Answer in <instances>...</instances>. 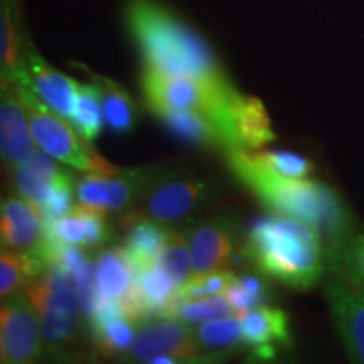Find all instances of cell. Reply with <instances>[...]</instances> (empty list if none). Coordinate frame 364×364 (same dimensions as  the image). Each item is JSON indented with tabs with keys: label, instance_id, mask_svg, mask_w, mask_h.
Masks as SVG:
<instances>
[{
	"label": "cell",
	"instance_id": "6da1fadb",
	"mask_svg": "<svg viewBox=\"0 0 364 364\" xmlns=\"http://www.w3.org/2000/svg\"><path fill=\"white\" fill-rule=\"evenodd\" d=\"M228 164L252 193L279 215L312 226L326 245L327 268L336 267L348 241L358 233L356 220L334 189L307 177H287L268 169L248 149L228 150Z\"/></svg>",
	"mask_w": 364,
	"mask_h": 364
},
{
	"label": "cell",
	"instance_id": "7a4b0ae2",
	"mask_svg": "<svg viewBox=\"0 0 364 364\" xmlns=\"http://www.w3.org/2000/svg\"><path fill=\"white\" fill-rule=\"evenodd\" d=\"M130 33L142 51L145 70L171 76L228 80L206 41L154 0H130Z\"/></svg>",
	"mask_w": 364,
	"mask_h": 364
},
{
	"label": "cell",
	"instance_id": "3957f363",
	"mask_svg": "<svg viewBox=\"0 0 364 364\" xmlns=\"http://www.w3.org/2000/svg\"><path fill=\"white\" fill-rule=\"evenodd\" d=\"M243 248L258 270L295 290H311L326 277L327 253L321 235L290 216L255 221Z\"/></svg>",
	"mask_w": 364,
	"mask_h": 364
},
{
	"label": "cell",
	"instance_id": "277c9868",
	"mask_svg": "<svg viewBox=\"0 0 364 364\" xmlns=\"http://www.w3.org/2000/svg\"><path fill=\"white\" fill-rule=\"evenodd\" d=\"M142 88L145 105L154 115L164 110L203 113L220 129L228 150L241 149L235 127V107L240 91L228 80L209 81L144 70Z\"/></svg>",
	"mask_w": 364,
	"mask_h": 364
},
{
	"label": "cell",
	"instance_id": "5b68a950",
	"mask_svg": "<svg viewBox=\"0 0 364 364\" xmlns=\"http://www.w3.org/2000/svg\"><path fill=\"white\" fill-rule=\"evenodd\" d=\"M12 85L16 86L17 95H19L22 107L26 110L36 144L48 156L68 164L73 169L93 172V174L115 176L124 172V169L112 166L110 162L100 157L91 149L90 142H86L85 139L81 140L75 134L70 122L54 112L48 103H44L33 90L27 88L26 85Z\"/></svg>",
	"mask_w": 364,
	"mask_h": 364
},
{
	"label": "cell",
	"instance_id": "8992f818",
	"mask_svg": "<svg viewBox=\"0 0 364 364\" xmlns=\"http://www.w3.org/2000/svg\"><path fill=\"white\" fill-rule=\"evenodd\" d=\"M27 295L38 309L43 338L49 348L61 351L76 343L80 332V302L75 280L58 267H48L31 282Z\"/></svg>",
	"mask_w": 364,
	"mask_h": 364
},
{
	"label": "cell",
	"instance_id": "52a82bcc",
	"mask_svg": "<svg viewBox=\"0 0 364 364\" xmlns=\"http://www.w3.org/2000/svg\"><path fill=\"white\" fill-rule=\"evenodd\" d=\"M213 196L215 186L211 181L171 174L150 181L140 198L142 208L136 211L162 225H172L198 213Z\"/></svg>",
	"mask_w": 364,
	"mask_h": 364
},
{
	"label": "cell",
	"instance_id": "ba28073f",
	"mask_svg": "<svg viewBox=\"0 0 364 364\" xmlns=\"http://www.w3.org/2000/svg\"><path fill=\"white\" fill-rule=\"evenodd\" d=\"M43 327L38 309L26 294L4 300L0 312V358L7 364H29L43 354Z\"/></svg>",
	"mask_w": 364,
	"mask_h": 364
},
{
	"label": "cell",
	"instance_id": "9c48e42d",
	"mask_svg": "<svg viewBox=\"0 0 364 364\" xmlns=\"http://www.w3.org/2000/svg\"><path fill=\"white\" fill-rule=\"evenodd\" d=\"M326 299L332 321L354 363L364 364V284L343 268L326 272Z\"/></svg>",
	"mask_w": 364,
	"mask_h": 364
},
{
	"label": "cell",
	"instance_id": "30bf717a",
	"mask_svg": "<svg viewBox=\"0 0 364 364\" xmlns=\"http://www.w3.org/2000/svg\"><path fill=\"white\" fill-rule=\"evenodd\" d=\"M199 343L188 322L157 317L140 326L134 346L130 348L132 361L150 363L157 356H172L177 361L198 358Z\"/></svg>",
	"mask_w": 364,
	"mask_h": 364
},
{
	"label": "cell",
	"instance_id": "8fae6325",
	"mask_svg": "<svg viewBox=\"0 0 364 364\" xmlns=\"http://www.w3.org/2000/svg\"><path fill=\"white\" fill-rule=\"evenodd\" d=\"M152 177L142 171H124L115 176L91 174L76 182L80 203L100 211H125L140 201Z\"/></svg>",
	"mask_w": 364,
	"mask_h": 364
},
{
	"label": "cell",
	"instance_id": "7c38bea8",
	"mask_svg": "<svg viewBox=\"0 0 364 364\" xmlns=\"http://www.w3.org/2000/svg\"><path fill=\"white\" fill-rule=\"evenodd\" d=\"M14 83L26 85L33 90L44 103H48L54 112L71 124L80 83L49 66L36 49H26L24 71Z\"/></svg>",
	"mask_w": 364,
	"mask_h": 364
},
{
	"label": "cell",
	"instance_id": "4fadbf2b",
	"mask_svg": "<svg viewBox=\"0 0 364 364\" xmlns=\"http://www.w3.org/2000/svg\"><path fill=\"white\" fill-rule=\"evenodd\" d=\"M193 253V275L228 268V260L236 250V228L228 218H215L196 226L189 235Z\"/></svg>",
	"mask_w": 364,
	"mask_h": 364
},
{
	"label": "cell",
	"instance_id": "5bb4252c",
	"mask_svg": "<svg viewBox=\"0 0 364 364\" xmlns=\"http://www.w3.org/2000/svg\"><path fill=\"white\" fill-rule=\"evenodd\" d=\"M36 140L31 132L29 120L22 107L16 86L11 81H2V103H0V150L2 159L11 167L19 166L29 159L36 149Z\"/></svg>",
	"mask_w": 364,
	"mask_h": 364
},
{
	"label": "cell",
	"instance_id": "9a60e30c",
	"mask_svg": "<svg viewBox=\"0 0 364 364\" xmlns=\"http://www.w3.org/2000/svg\"><path fill=\"white\" fill-rule=\"evenodd\" d=\"M2 247L21 253H38L46 238L41 209L27 199H2Z\"/></svg>",
	"mask_w": 364,
	"mask_h": 364
},
{
	"label": "cell",
	"instance_id": "2e32d148",
	"mask_svg": "<svg viewBox=\"0 0 364 364\" xmlns=\"http://www.w3.org/2000/svg\"><path fill=\"white\" fill-rule=\"evenodd\" d=\"M46 154V152H44ZM34 152L29 159L14 167V184L22 198L33 203L36 208H43L54 186L63 181L70 172L63 171L48 156Z\"/></svg>",
	"mask_w": 364,
	"mask_h": 364
},
{
	"label": "cell",
	"instance_id": "e0dca14e",
	"mask_svg": "<svg viewBox=\"0 0 364 364\" xmlns=\"http://www.w3.org/2000/svg\"><path fill=\"white\" fill-rule=\"evenodd\" d=\"M122 226L125 228L122 248L132 265H147V263L157 262L169 230H166L162 223L144 216L136 209L127 213V216L122 220Z\"/></svg>",
	"mask_w": 364,
	"mask_h": 364
},
{
	"label": "cell",
	"instance_id": "ac0fdd59",
	"mask_svg": "<svg viewBox=\"0 0 364 364\" xmlns=\"http://www.w3.org/2000/svg\"><path fill=\"white\" fill-rule=\"evenodd\" d=\"M243 324L245 343L257 348H273L284 346L289 348L292 344V336L289 329V317L280 309L257 306L240 316Z\"/></svg>",
	"mask_w": 364,
	"mask_h": 364
},
{
	"label": "cell",
	"instance_id": "d6986e66",
	"mask_svg": "<svg viewBox=\"0 0 364 364\" xmlns=\"http://www.w3.org/2000/svg\"><path fill=\"white\" fill-rule=\"evenodd\" d=\"M95 273L100 295L118 300L124 306L135 284L134 265L124 248H108L100 252L95 263Z\"/></svg>",
	"mask_w": 364,
	"mask_h": 364
},
{
	"label": "cell",
	"instance_id": "ffe728a7",
	"mask_svg": "<svg viewBox=\"0 0 364 364\" xmlns=\"http://www.w3.org/2000/svg\"><path fill=\"white\" fill-rule=\"evenodd\" d=\"M235 127L241 149L258 150L277 139L265 105L243 93L235 107Z\"/></svg>",
	"mask_w": 364,
	"mask_h": 364
},
{
	"label": "cell",
	"instance_id": "44dd1931",
	"mask_svg": "<svg viewBox=\"0 0 364 364\" xmlns=\"http://www.w3.org/2000/svg\"><path fill=\"white\" fill-rule=\"evenodd\" d=\"M156 115L174 132L177 136L188 140V142L206 145V147H225L228 149L226 140L220 129L204 117L203 113L189 110H164Z\"/></svg>",
	"mask_w": 364,
	"mask_h": 364
},
{
	"label": "cell",
	"instance_id": "7402d4cb",
	"mask_svg": "<svg viewBox=\"0 0 364 364\" xmlns=\"http://www.w3.org/2000/svg\"><path fill=\"white\" fill-rule=\"evenodd\" d=\"M95 83L100 86L103 102L105 120L112 132L118 135L129 134L134 130L136 124V107L130 95L115 81L103 78V76H93Z\"/></svg>",
	"mask_w": 364,
	"mask_h": 364
},
{
	"label": "cell",
	"instance_id": "603a6c76",
	"mask_svg": "<svg viewBox=\"0 0 364 364\" xmlns=\"http://www.w3.org/2000/svg\"><path fill=\"white\" fill-rule=\"evenodd\" d=\"M0 54H2V81H17L26 66V49L21 46L16 14L12 4L4 0L2 22H0Z\"/></svg>",
	"mask_w": 364,
	"mask_h": 364
},
{
	"label": "cell",
	"instance_id": "cb8c5ba5",
	"mask_svg": "<svg viewBox=\"0 0 364 364\" xmlns=\"http://www.w3.org/2000/svg\"><path fill=\"white\" fill-rule=\"evenodd\" d=\"M136 326L139 322L134 318L120 316L107 322L90 326V332L100 353L105 356H117V354H125L134 346L136 334H139Z\"/></svg>",
	"mask_w": 364,
	"mask_h": 364
},
{
	"label": "cell",
	"instance_id": "d4e9b609",
	"mask_svg": "<svg viewBox=\"0 0 364 364\" xmlns=\"http://www.w3.org/2000/svg\"><path fill=\"white\" fill-rule=\"evenodd\" d=\"M103 102L100 86L80 83L71 125L86 142H95L103 127Z\"/></svg>",
	"mask_w": 364,
	"mask_h": 364
},
{
	"label": "cell",
	"instance_id": "484cf974",
	"mask_svg": "<svg viewBox=\"0 0 364 364\" xmlns=\"http://www.w3.org/2000/svg\"><path fill=\"white\" fill-rule=\"evenodd\" d=\"M157 263L172 277L177 287L186 284L193 277V253L191 238L182 231H169L164 241Z\"/></svg>",
	"mask_w": 364,
	"mask_h": 364
},
{
	"label": "cell",
	"instance_id": "4316f807",
	"mask_svg": "<svg viewBox=\"0 0 364 364\" xmlns=\"http://www.w3.org/2000/svg\"><path fill=\"white\" fill-rule=\"evenodd\" d=\"M233 312V307L228 302L225 294H221L196 300H177L176 297L172 306L167 309L166 317L181 318L188 324H196V322H206L213 321V318L231 316Z\"/></svg>",
	"mask_w": 364,
	"mask_h": 364
},
{
	"label": "cell",
	"instance_id": "83f0119b",
	"mask_svg": "<svg viewBox=\"0 0 364 364\" xmlns=\"http://www.w3.org/2000/svg\"><path fill=\"white\" fill-rule=\"evenodd\" d=\"M199 346L209 349L236 348L245 341L243 324L240 316H226L201 322L194 331Z\"/></svg>",
	"mask_w": 364,
	"mask_h": 364
},
{
	"label": "cell",
	"instance_id": "f1b7e54d",
	"mask_svg": "<svg viewBox=\"0 0 364 364\" xmlns=\"http://www.w3.org/2000/svg\"><path fill=\"white\" fill-rule=\"evenodd\" d=\"M250 154L268 169L287 177H307L314 171V164L307 157L285 150H253Z\"/></svg>",
	"mask_w": 364,
	"mask_h": 364
},
{
	"label": "cell",
	"instance_id": "f546056e",
	"mask_svg": "<svg viewBox=\"0 0 364 364\" xmlns=\"http://www.w3.org/2000/svg\"><path fill=\"white\" fill-rule=\"evenodd\" d=\"M75 181H73L71 174H68L65 179L59 181L54 189L49 194V198L46 199V203L41 208V215H43L44 225H51V223L61 220L63 216H66L68 213H71V209L75 208Z\"/></svg>",
	"mask_w": 364,
	"mask_h": 364
},
{
	"label": "cell",
	"instance_id": "4dcf8cb0",
	"mask_svg": "<svg viewBox=\"0 0 364 364\" xmlns=\"http://www.w3.org/2000/svg\"><path fill=\"white\" fill-rule=\"evenodd\" d=\"M73 280H75L76 285V295H78L81 314H83L85 321L90 322V318L93 317L100 302L97 273H95L93 262H91L90 258L80 267V270L73 275Z\"/></svg>",
	"mask_w": 364,
	"mask_h": 364
},
{
	"label": "cell",
	"instance_id": "1f68e13d",
	"mask_svg": "<svg viewBox=\"0 0 364 364\" xmlns=\"http://www.w3.org/2000/svg\"><path fill=\"white\" fill-rule=\"evenodd\" d=\"M27 284V277L22 263V255L14 250L4 248L0 255V295L2 300L17 294L22 285Z\"/></svg>",
	"mask_w": 364,
	"mask_h": 364
},
{
	"label": "cell",
	"instance_id": "d6a6232c",
	"mask_svg": "<svg viewBox=\"0 0 364 364\" xmlns=\"http://www.w3.org/2000/svg\"><path fill=\"white\" fill-rule=\"evenodd\" d=\"M332 268H343L349 277L364 284V233L358 231L348 241V245L343 250V255H341L339 263Z\"/></svg>",
	"mask_w": 364,
	"mask_h": 364
}]
</instances>
